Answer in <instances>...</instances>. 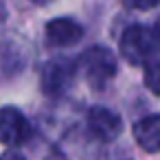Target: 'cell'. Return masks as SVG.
<instances>
[{"label":"cell","mask_w":160,"mask_h":160,"mask_svg":"<svg viewBox=\"0 0 160 160\" xmlns=\"http://www.w3.org/2000/svg\"><path fill=\"white\" fill-rule=\"evenodd\" d=\"M116 70H118L116 55L101 44L86 48L77 59V72H81L88 86L94 90H103L116 77Z\"/></svg>","instance_id":"cell-1"},{"label":"cell","mask_w":160,"mask_h":160,"mask_svg":"<svg viewBox=\"0 0 160 160\" xmlns=\"http://www.w3.org/2000/svg\"><path fill=\"white\" fill-rule=\"evenodd\" d=\"M75 75H77V62H72L70 57L57 55V57L48 59L42 66V72H40L42 92L51 99L64 97L70 90V86L75 81Z\"/></svg>","instance_id":"cell-2"},{"label":"cell","mask_w":160,"mask_h":160,"mask_svg":"<svg viewBox=\"0 0 160 160\" xmlns=\"http://www.w3.org/2000/svg\"><path fill=\"white\" fill-rule=\"evenodd\" d=\"M156 35L153 29L142 27V24H132L123 31L121 42H118V51L123 55V59L132 66H140L147 59H151V53L156 48Z\"/></svg>","instance_id":"cell-3"},{"label":"cell","mask_w":160,"mask_h":160,"mask_svg":"<svg viewBox=\"0 0 160 160\" xmlns=\"http://www.w3.org/2000/svg\"><path fill=\"white\" fill-rule=\"evenodd\" d=\"M31 138V123L22 110L13 105L0 108V142L7 147L24 145Z\"/></svg>","instance_id":"cell-4"},{"label":"cell","mask_w":160,"mask_h":160,"mask_svg":"<svg viewBox=\"0 0 160 160\" xmlns=\"http://www.w3.org/2000/svg\"><path fill=\"white\" fill-rule=\"evenodd\" d=\"M86 123H88V132L101 140V142H112L121 136L123 132V121L121 116L105 108V105H94L88 110V116H86Z\"/></svg>","instance_id":"cell-5"},{"label":"cell","mask_w":160,"mask_h":160,"mask_svg":"<svg viewBox=\"0 0 160 160\" xmlns=\"http://www.w3.org/2000/svg\"><path fill=\"white\" fill-rule=\"evenodd\" d=\"M44 35H46L48 46L68 48V46H75L77 42H81L83 27L72 18H55L44 27Z\"/></svg>","instance_id":"cell-6"},{"label":"cell","mask_w":160,"mask_h":160,"mask_svg":"<svg viewBox=\"0 0 160 160\" xmlns=\"http://www.w3.org/2000/svg\"><path fill=\"white\" fill-rule=\"evenodd\" d=\"M134 140L147 153L160 151V114H147L134 125Z\"/></svg>","instance_id":"cell-7"},{"label":"cell","mask_w":160,"mask_h":160,"mask_svg":"<svg viewBox=\"0 0 160 160\" xmlns=\"http://www.w3.org/2000/svg\"><path fill=\"white\" fill-rule=\"evenodd\" d=\"M142 66H145V86L153 94H160V57L147 59Z\"/></svg>","instance_id":"cell-8"},{"label":"cell","mask_w":160,"mask_h":160,"mask_svg":"<svg viewBox=\"0 0 160 160\" xmlns=\"http://www.w3.org/2000/svg\"><path fill=\"white\" fill-rule=\"evenodd\" d=\"M125 7L129 9H136V11H149L153 9L156 5H160V0H123Z\"/></svg>","instance_id":"cell-9"},{"label":"cell","mask_w":160,"mask_h":160,"mask_svg":"<svg viewBox=\"0 0 160 160\" xmlns=\"http://www.w3.org/2000/svg\"><path fill=\"white\" fill-rule=\"evenodd\" d=\"M0 160H27V158L22 153H18V151H5L0 156Z\"/></svg>","instance_id":"cell-10"},{"label":"cell","mask_w":160,"mask_h":160,"mask_svg":"<svg viewBox=\"0 0 160 160\" xmlns=\"http://www.w3.org/2000/svg\"><path fill=\"white\" fill-rule=\"evenodd\" d=\"M46 160H68V158H66L64 153H59V151H55V149H53V151L46 156Z\"/></svg>","instance_id":"cell-11"},{"label":"cell","mask_w":160,"mask_h":160,"mask_svg":"<svg viewBox=\"0 0 160 160\" xmlns=\"http://www.w3.org/2000/svg\"><path fill=\"white\" fill-rule=\"evenodd\" d=\"M153 35H156V42L160 44V20H158V24L153 27Z\"/></svg>","instance_id":"cell-12"},{"label":"cell","mask_w":160,"mask_h":160,"mask_svg":"<svg viewBox=\"0 0 160 160\" xmlns=\"http://www.w3.org/2000/svg\"><path fill=\"white\" fill-rule=\"evenodd\" d=\"M31 2H33V5H42V7H44V5L53 2V0H31Z\"/></svg>","instance_id":"cell-13"}]
</instances>
